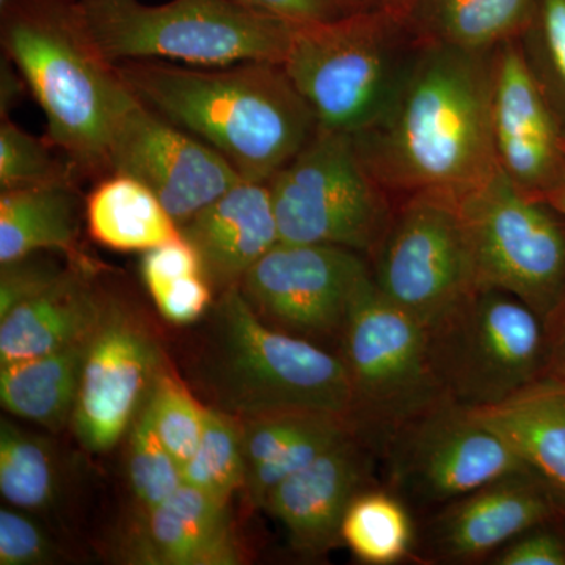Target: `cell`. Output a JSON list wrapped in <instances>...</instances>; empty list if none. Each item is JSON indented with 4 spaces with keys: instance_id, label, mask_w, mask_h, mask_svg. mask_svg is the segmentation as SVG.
Masks as SVG:
<instances>
[{
    "instance_id": "6da1fadb",
    "label": "cell",
    "mask_w": 565,
    "mask_h": 565,
    "mask_svg": "<svg viewBox=\"0 0 565 565\" xmlns=\"http://www.w3.org/2000/svg\"><path fill=\"white\" fill-rule=\"evenodd\" d=\"M493 55L419 44L382 117L353 136L364 166L392 196L462 195L497 172Z\"/></svg>"
},
{
    "instance_id": "7a4b0ae2",
    "label": "cell",
    "mask_w": 565,
    "mask_h": 565,
    "mask_svg": "<svg viewBox=\"0 0 565 565\" xmlns=\"http://www.w3.org/2000/svg\"><path fill=\"white\" fill-rule=\"evenodd\" d=\"M115 66L141 104L214 148L244 181L273 180L319 128L282 63L200 68L140 61Z\"/></svg>"
},
{
    "instance_id": "3957f363",
    "label": "cell",
    "mask_w": 565,
    "mask_h": 565,
    "mask_svg": "<svg viewBox=\"0 0 565 565\" xmlns=\"http://www.w3.org/2000/svg\"><path fill=\"white\" fill-rule=\"evenodd\" d=\"M0 46L46 117V139L79 182L109 174L115 126L136 96L104 57L77 0H3Z\"/></svg>"
},
{
    "instance_id": "277c9868",
    "label": "cell",
    "mask_w": 565,
    "mask_h": 565,
    "mask_svg": "<svg viewBox=\"0 0 565 565\" xmlns=\"http://www.w3.org/2000/svg\"><path fill=\"white\" fill-rule=\"evenodd\" d=\"M207 321L191 374L212 408L237 419L288 411L349 418L351 382L341 356L274 329L241 286L221 292Z\"/></svg>"
},
{
    "instance_id": "5b68a950",
    "label": "cell",
    "mask_w": 565,
    "mask_h": 565,
    "mask_svg": "<svg viewBox=\"0 0 565 565\" xmlns=\"http://www.w3.org/2000/svg\"><path fill=\"white\" fill-rule=\"evenodd\" d=\"M82 21L114 65L159 61L218 68L285 62L297 24L234 0H77Z\"/></svg>"
},
{
    "instance_id": "8992f818",
    "label": "cell",
    "mask_w": 565,
    "mask_h": 565,
    "mask_svg": "<svg viewBox=\"0 0 565 565\" xmlns=\"http://www.w3.org/2000/svg\"><path fill=\"white\" fill-rule=\"evenodd\" d=\"M419 43L392 9L297 24L282 68L319 128L355 136L390 106Z\"/></svg>"
},
{
    "instance_id": "52a82bcc",
    "label": "cell",
    "mask_w": 565,
    "mask_h": 565,
    "mask_svg": "<svg viewBox=\"0 0 565 565\" xmlns=\"http://www.w3.org/2000/svg\"><path fill=\"white\" fill-rule=\"evenodd\" d=\"M338 345L351 382L349 418L377 451L405 423L449 401L435 371L429 330L386 300L373 274L353 299Z\"/></svg>"
},
{
    "instance_id": "ba28073f",
    "label": "cell",
    "mask_w": 565,
    "mask_h": 565,
    "mask_svg": "<svg viewBox=\"0 0 565 565\" xmlns=\"http://www.w3.org/2000/svg\"><path fill=\"white\" fill-rule=\"evenodd\" d=\"M429 338L441 388L460 407L503 403L550 373L544 319L501 289H476Z\"/></svg>"
},
{
    "instance_id": "9c48e42d",
    "label": "cell",
    "mask_w": 565,
    "mask_h": 565,
    "mask_svg": "<svg viewBox=\"0 0 565 565\" xmlns=\"http://www.w3.org/2000/svg\"><path fill=\"white\" fill-rule=\"evenodd\" d=\"M280 243L340 245L371 253L394 207L351 134L318 128L303 150L269 181Z\"/></svg>"
},
{
    "instance_id": "30bf717a",
    "label": "cell",
    "mask_w": 565,
    "mask_h": 565,
    "mask_svg": "<svg viewBox=\"0 0 565 565\" xmlns=\"http://www.w3.org/2000/svg\"><path fill=\"white\" fill-rule=\"evenodd\" d=\"M479 288L519 297L544 319L565 299V218L500 169L459 195Z\"/></svg>"
},
{
    "instance_id": "8fae6325",
    "label": "cell",
    "mask_w": 565,
    "mask_h": 565,
    "mask_svg": "<svg viewBox=\"0 0 565 565\" xmlns=\"http://www.w3.org/2000/svg\"><path fill=\"white\" fill-rule=\"evenodd\" d=\"M370 259L382 296L427 330L479 288L470 233L455 193L401 199Z\"/></svg>"
},
{
    "instance_id": "7c38bea8",
    "label": "cell",
    "mask_w": 565,
    "mask_h": 565,
    "mask_svg": "<svg viewBox=\"0 0 565 565\" xmlns=\"http://www.w3.org/2000/svg\"><path fill=\"white\" fill-rule=\"evenodd\" d=\"M381 455L388 489L405 504L438 509L503 476L533 471L468 408L444 401L401 426Z\"/></svg>"
},
{
    "instance_id": "4fadbf2b",
    "label": "cell",
    "mask_w": 565,
    "mask_h": 565,
    "mask_svg": "<svg viewBox=\"0 0 565 565\" xmlns=\"http://www.w3.org/2000/svg\"><path fill=\"white\" fill-rule=\"evenodd\" d=\"M371 277L363 253L327 244L278 243L245 275L241 288L274 329L340 341L360 286Z\"/></svg>"
},
{
    "instance_id": "5bb4252c",
    "label": "cell",
    "mask_w": 565,
    "mask_h": 565,
    "mask_svg": "<svg viewBox=\"0 0 565 565\" xmlns=\"http://www.w3.org/2000/svg\"><path fill=\"white\" fill-rule=\"evenodd\" d=\"M110 173L147 185L180 226L243 181L214 148L139 99L111 134Z\"/></svg>"
},
{
    "instance_id": "9a60e30c",
    "label": "cell",
    "mask_w": 565,
    "mask_h": 565,
    "mask_svg": "<svg viewBox=\"0 0 565 565\" xmlns=\"http://www.w3.org/2000/svg\"><path fill=\"white\" fill-rule=\"evenodd\" d=\"M129 318L106 302L85 345L71 422L92 452L109 451L128 433L162 370L158 345Z\"/></svg>"
},
{
    "instance_id": "2e32d148",
    "label": "cell",
    "mask_w": 565,
    "mask_h": 565,
    "mask_svg": "<svg viewBox=\"0 0 565 565\" xmlns=\"http://www.w3.org/2000/svg\"><path fill=\"white\" fill-rule=\"evenodd\" d=\"M564 514L565 500L548 482L534 471H519L435 509L416 534L415 556L419 563H476Z\"/></svg>"
},
{
    "instance_id": "e0dca14e",
    "label": "cell",
    "mask_w": 565,
    "mask_h": 565,
    "mask_svg": "<svg viewBox=\"0 0 565 565\" xmlns=\"http://www.w3.org/2000/svg\"><path fill=\"white\" fill-rule=\"evenodd\" d=\"M492 132L498 169L520 191L546 200L565 180V134L516 40L494 50Z\"/></svg>"
},
{
    "instance_id": "ac0fdd59",
    "label": "cell",
    "mask_w": 565,
    "mask_h": 565,
    "mask_svg": "<svg viewBox=\"0 0 565 565\" xmlns=\"http://www.w3.org/2000/svg\"><path fill=\"white\" fill-rule=\"evenodd\" d=\"M370 451L352 434L275 487L264 509L280 520L297 550L319 555L341 539L349 504L371 487Z\"/></svg>"
},
{
    "instance_id": "d6986e66",
    "label": "cell",
    "mask_w": 565,
    "mask_h": 565,
    "mask_svg": "<svg viewBox=\"0 0 565 565\" xmlns=\"http://www.w3.org/2000/svg\"><path fill=\"white\" fill-rule=\"evenodd\" d=\"M180 228L212 289L221 292L241 286L248 270L280 243L269 182H237Z\"/></svg>"
},
{
    "instance_id": "ffe728a7",
    "label": "cell",
    "mask_w": 565,
    "mask_h": 565,
    "mask_svg": "<svg viewBox=\"0 0 565 565\" xmlns=\"http://www.w3.org/2000/svg\"><path fill=\"white\" fill-rule=\"evenodd\" d=\"M131 557L152 565H233L241 553L228 501L182 484L145 511L132 539Z\"/></svg>"
},
{
    "instance_id": "44dd1931",
    "label": "cell",
    "mask_w": 565,
    "mask_h": 565,
    "mask_svg": "<svg viewBox=\"0 0 565 565\" xmlns=\"http://www.w3.org/2000/svg\"><path fill=\"white\" fill-rule=\"evenodd\" d=\"M104 310L93 264L71 263L51 288L0 318V366L84 343Z\"/></svg>"
},
{
    "instance_id": "7402d4cb",
    "label": "cell",
    "mask_w": 565,
    "mask_h": 565,
    "mask_svg": "<svg viewBox=\"0 0 565 565\" xmlns=\"http://www.w3.org/2000/svg\"><path fill=\"white\" fill-rule=\"evenodd\" d=\"M248 497L266 503L275 487L356 434L351 419L329 412L288 411L239 419Z\"/></svg>"
},
{
    "instance_id": "603a6c76",
    "label": "cell",
    "mask_w": 565,
    "mask_h": 565,
    "mask_svg": "<svg viewBox=\"0 0 565 565\" xmlns=\"http://www.w3.org/2000/svg\"><path fill=\"white\" fill-rule=\"evenodd\" d=\"M565 500V375L546 373L497 405L468 408Z\"/></svg>"
},
{
    "instance_id": "cb8c5ba5",
    "label": "cell",
    "mask_w": 565,
    "mask_h": 565,
    "mask_svg": "<svg viewBox=\"0 0 565 565\" xmlns=\"http://www.w3.org/2000/svg\"><path fill=\"white\" fill-rule=\"evenodd\" d=\"M85 196L79 182L0 191V264L33 252H61L88 264L79 233Z\"/></svg>"
},
{
    "instance_id": "d4e9b609",
    "label": "cell",
    "mask_w": 565,
    "mask_h": 565,
    "mask_svg": "<svg viewBox=\"0 0 565 565\" xmlns=\"http://www.w3.org/2000/svg\"><path fill=\"white\" fill-rule=\"evenodd\" d=\"M537 0H394L390 7L419 44L494 51L516 40Z\"/></svg>"
},
{
    "instance_id": "484cf974",
    "label": "cell",
    "mask_w": 565,
    "mask_h": 565,
    "mask_svg": "<svg viewBox=\"0 0 565 565\" xmlns=\"http://www.w3.org/2000/svg\"><path fill=\"white\" fill-rule=\"evenodd\" d=\"M85 223L95 243L117 252H147L182 237L161 200L140 181L110 173L85 195Z\"/></svg>"
},
{
    "instance_id": "4316f807",
    "label": "cell",
    "mask_w": 565,
    "mask_h": 565,
    "mask_svg": "<svg viewBox=\"0 0 565 565\" xmlns=\"http://www.w3.org/2000/svg\"><path fill=\"white\" fill-rule=\"evenodd\" d=\"M87 341L0 366L3 408L47 429H61L73 416Z\"/></svg>"
},
{
    "instance_id": "83f0119b",
    "label": "cell",
    "mask_w": 565,
    "mask_h": 565,
    "mask_svg": "<svg viewBox=\"0 0 565 565\" xmlns=\"http://www.w3.org/2000/svg\"><path fill=\"white\" fill-rule=\"evenodd\" d=\"M416 530L408 505L390 489L353 498L341 523V541L364 564L392 565L416 559Z\"/></svg>"
},
{
    "instance_id": "f1b7e54d",
    "label": "cell",
    "mask_w": 565,
    "mask_h": 565,
    "mask_svg": "<svg viewBox=\"0 0 565 565\" xmlns=\"http://www.w3.org/2000/svg\"><path fill=\"white\" fill-rule=\"evenodd\" d=\"M57 468L46 441L3 419L0 424V492L14 508L36 511L54 500Z\"/></svg>"
},
{
    "instance_id": "f546056e",
    "label": "cell",
    "mask_w": 565,
    "mask_h": 565,
    "mask_svg": "<svg viewBox=\"0 0 565 565\" xmlns=\"http://www.w3.org/2000/svg\"><path fill=\"white\" fill-rule=\"evenodd\" d=\"M181 473L182 484L228 501L245 482L239 419L207 407L202 438Z\"/></svg>"
},
{
    "instance_id": "4dcf8cb0",
    "label": "cell",
    "mask_w": 565,
    "mask_h": 565,
    "mask_svg": "<svg viewBox=\"0 0 565 565\" xmlns=\"http://www.w3.org/2000/svg\"><path fill=\"white\" fill-rule=\"evenodd\" d=\"M516 43L565 134V0H537Z\"/></svg>"
},
{
    "instance_id": "1f68e13d",
    "label": "cell",
    "mask_w": 565,
    "mask_h": 565,
    "mask_svg": "<svg viewBox=\"0 0 565 565\" xmlns=\"http://www.w3.org/2000/svg\"><path fill=\"white\" fill-rule=\"evenodd\" d=\"M79 182L68 159L46 139L0 118V191ZM81 184V182H79Z\"/></svg>"
},
{
    "instance_id": "d6a6232c",
    "label": "cell",
    "mask_w": 565,
    "mask_h": 565,
    "mask_svg": "<svg viewBox=\"0 0 565 565\" xmlns=\"http://www.w3.org/2000/svg\"><path fill=\"white\" fill-rule=\"evenodd\" d=\"M152 427L181 470L202 438L206 408L181 384L180 379L161 370L145 403Z\"/></svg>"
},
{
    "instance_id": "836d02e7",
    "label": "cell",
    "mask_w": 565,
    "mask_h": 565,
    "mask_svg": "<svg viewBox=\"0 0 565 565\" xmlns=\"http://www.w3.org/2000/svg\"><path fill=\"white\" fill-rule=\"evenodd\" d=\"M128 470L134 494L145 511L161 504L182 486L181 467L152 427L145 404L129 434Z\"/></svg>"
},
{
    "instance_id": "e575fe53",
    "label": "cell",
    "mask_w": 565,
    "mask_h": 565,
    "mask_svg": "<svg viewBox=\"0 0 565 565\" xmlns=\"http://www.w3.org/2000/svg\"><path fill=\"white\" fill-rule=\"evenodd\" d=\"M68 267H62L43 252H33L13 262L2 263L0 269V318L18 305L51 288Z\"/></svg>"
},
{
    "instance_id": "d590c367",
    "label": "cell",
    "mask_w": 565,
    "mask_h": 565,
    "mask_svg": "<svg viewBox=\"0 0 565 565\" xmlns=\"http://www.w3.org/2000/svg\"><path fill=\"white\" fill-rule=\"evenodd\" d=\"M51 557L52 546L29 516L11 509L0 511V564H44Z\"/></svg>"
},
{
    "instance_id": "8d00e7d4",
    "label": "cell",
    "mask_w": 565,
    "mask_h": 565,
    "mask_svg": "<svg viewBox=\"0 0 565 565\" xmlns=\"http://www.w3.org/2000/svg\"><path fill=\"white\" fill-rule=\"evenodd\" d=\"M564 519V516H563ZM561 519V520H563ZM531 527L492 556L497 565H565V534L557 522Z\"/></svg>"
},
{
    "instance_id": "74e56055",
    "label": "cell",
    "mask_w": 565,
    "mask_h": 565,
    "mask_svg": "<svg viewBox=\"0 0 565 565\" xmlns=\"http://www.w3.org/2000/svg\"><path fill=\"white\" fill-rule=\"evenodd\" d=\"M163 318L173 323H191L211 308L212 286L204 274H191L150 292Z\"/></svg>"
},
{
    "instance_id": "f35d334b",
    "label": "cell",
    "mask_w": 565,
    "mask_h": 565,
    "mask_svg": "<svg viewBox=\"0 0 565 565\" xmlns=\"http://www.w3.org/2000/svg\"><path fill=\"white\" fill-rule=\"evenodd\" d=\"M248 9L273 14L292 24L338 20L351 13L344 0H234Z\"/></svg>"
},
{
    "instance_id": "ab89813d",
    "label": "cell",
    "mask_w": 565,
    "mask_h": 565,
    "mask_svg": "<svg viewBox=\"0 0 565 565\" xmlns=\"http://www.w3.org/2000/svg\"><path fill=\"white\" fill-rule=\"evenodd\" d=\"M28 95L31 90L21 71L6 54L0 55V118L10 117Z\"/></svg>"
},
{
    "instance_id": "60d3db41",
    "label": "cell",
    "mask_w": 565,
    "mask_h": 565,
    "mask_svg": "<svg viewBox=\"0 0 565 565\" xmlns=\"http://www.w3.org/2000/svg\"><path fill=\"white\" fill-rule=\"evenodd\" d=\"M550 348V371L565 375V299L545 321Z\"/></svg>"
},
{
    "instance_id": "b9f144b4",
    "label": "cell",
    "mask_w": 565,
    "mask_h": 565,
    "mask_svg": "<svg viewBox=\"0 0 565 565\" xmlns=\"http://www.w3.org/2000/svg\"><path fill=\"white\" fill-rule=\"evenodd\" d=\"M352 11L390 9L394 0H344Z\"/></svg>"
},
{
    "instance_id": "7bdbcfd3",
    "label": "cell",
    "mask_w": 565,
    "mask_h": 565,
    "mask_svg": "<svg viewBox=\"0 0 565 565\" xmlns=\"http://www.w3.org/2000/svg\"><path fill=\"white\" fill-rule=\"evenodd\" d=\"M546 202L552 204V206L555 207V210L565 218V180L556 191H553L548 196H546Z\"/></svg>"
},
{
    "instance_id": "ee69618b",
    "label": "cell",
    "mask_w": 565,
    "mask_h": 565,
    "mask_svg": "<svg viewBox=\"0 0 565 565\" xmlns=\"http://www.w3.org/2000/svg\"><path fill=\"white\" fill-rule=\"evenodd\" d=\"M564 522H565V514H564Z\"/></svg>"
},
{
    "instance_id": "f6af8a7d",
    "label": "cell",
    "mask_w": 565,
    "mask_h": 565,
    "mask_svg": "<svg viewBox=\"0 0 565 565\" xmlns=\"http://www.w3.org/2000/svg\"><path fill=\"white\" fill-rule=\"evenodd\" d=\"M0 2H3V0H0Z\"/></svg>"
}]
</instances>
